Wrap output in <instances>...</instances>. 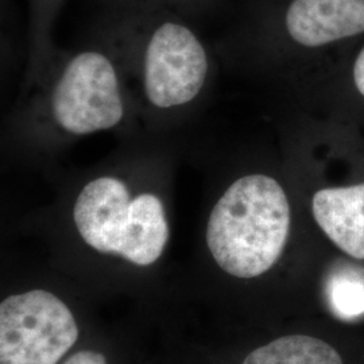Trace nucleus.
Wrapping results in <instances>:
<instances>
[{"mask_svg":"<svg viewBox=\"0 0 364 364\" xmlns=\"http://www.w3.org/2000/svg\"><path fill=\"white\" fill-rule=\"evenodd\" d=\"M285 22L299 45L324 46L364 33V0H293Z\"/></svg>","mask_w":364,"mask_h":364,"instance_id":"obj_6","label":"nucleus"},{"mask_svg":"<svg viewBox=\"0 0 364 364\" xmlns=\"http://www.w3.org/2000/svg\"><path fill=\"white\" fill-rule=\"evenodd\" d=\"M64 364H108L105 355L96 351H78L73 353Z\"/></svg>","mask_w":364,"mask_h":364,"instance_id":"obj_10","label":"nucleus"},{"mask_svg":"<svg viewBox=\"0 0 364 364\" xmlns=\"http://www.w3.org/2000/svg\"><path fill=\"white\" fill-rule=\"evenodd\" d=\"M243 364H343L338 352L320 338L289 335L248 353Z\"/></svg>","mask_w":364,"mask_h":364,"instance_id":"obj_8","label":"nucleus"},{"mask_svg":"<svg viewBox=\"0 0 364 364\" xmlns=\"http://www.w3.org/2000/svg\"><path fill=\"white\" fill-rule=\"evenodd\" d=\"M204 46L188 28L174 22L158 27L144 55V92L158 108L192 102L208 75Z\"/></svg>","mask_w":364,"mask_h":364,"instance_id":"obj_5","label":"nucleus"},{"mask_svg":"<svg viewBox=\"0 0 364 364\" xmlns=\"http://www.w3.org/2000/svg\"><path fill=\"white\" fill-rule=\"evenodd\" d=\"M289 231L285 191L269 176L251 174L236 180L212 209L207 245L223 272L255 278L279 259Z\"/></svg>","mask_w":364,"mask_h":364,"instance_id":"obj_1","label":"nucleus"},{"mask_svg":"<svg viewBox=\"0 0 364 364\" xmlns=\"http://www.w3.org/2000/svg\"><path fill=\"white\" fill-rule=\"evenodd\" d=\"M326 297L331 311L341 320L364 316V272L359 269L338 270L329 277Z\"/></svg>","mask_w":364,"mask_h":364,"instance_id":"obj_9","label":"nucleus"},{"mask_svg":"<svg viewBox=\"0 0 364 364\" xmlns=\"http://www.w3.org/2000/svg\"><path fill=\"white\" fill-rule=\"evenodd\" d=\"M77 338L73 313L48 290L14 294L0 304V364H58Z\"/></svg>","mask_w":364,"mask_h":364,"instance_id":"obj_3","label":"nucleus"},{"mask_svg":"<svg viewBox=\"0 0 364 364\" xmlns=\"http://www.w3.org/2000/svg\"><path fill=\"white\" fill-rule=\"evenodd\" d=\"M52 108L57 124L75 135L115 127L124 108L111 61L100 53H80L58 80Z\"/></svg>","mask_w":364,"mask_h":364,"instance_id":"obj_4","label":"nucleus"},{"mask_svg":"<svg viewBox=\"0 0 364 364\" xmlns=\"http://www.w3.org/2000/svg\"><path fill=\"white\" fill-rule=\"evenodd\" d=\"M73 220L90 247L119 255L136 266L159 259L169 239V225L159 197L141 193L131 198L124 182L100 177L80 192Z\"/></svg>","mask_w":364,"mask_h":364,"instance_id":"obj_2","label":"nucleus"},{"mask_svg":"<svg viewBox=\"0 0 364 364\" xmlns=\"http://www.w3.org/2000/svg\"><path fill=\"white\" fill-rule=\"evenodd\" d=\"M353 80L358 91L364 96V48L362 52L359 53L356 63L353 65Z\"/></svg>","mask_w":364,"mask_h":364,"instance_id":"obj_11","label":"nucleus"},{"mask_svg":"<svg viewBox=\"0 0 364 364\" xmlns=\"http://www.w3.org/2000/svg\"><path fill=\"white\" fill-rule=\"evenodd\" d=\"M312 210L318 227L343 252L364 259V182L318 191Z\"/></svg>","mask_w":364,"mask_h":364,"instance_id":"obj_7","label":"nucleus"}]
</instances>
